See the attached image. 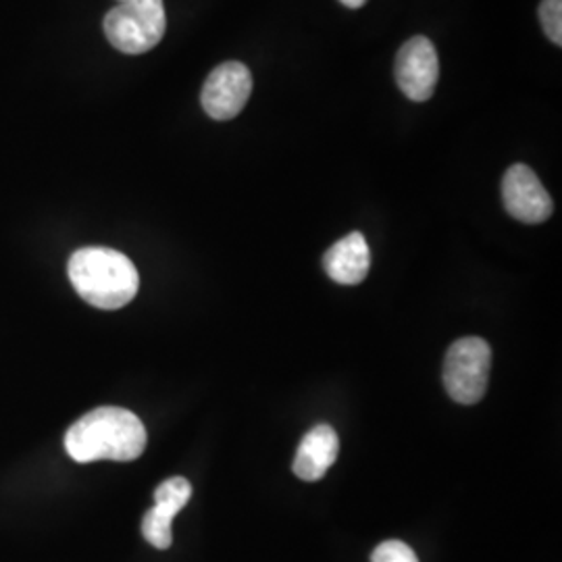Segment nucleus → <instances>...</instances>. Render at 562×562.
I'll return each instance as SVG.
<instances>
[{"label": "nucleus", "mask_w": 562, "mask_h": 562, "mask_svg": "<svg viewBox=\"0 0 562 562\" xmlns=\"http://www.w3.org/2000/svg\"><path fill=\"white\" fill-rule=\"evenodd\" d=\"M146 440V427L132 411L101 406L67 429L65 450L76 462H127L142 457Z\"/></svg>", "instance_id": "f257e3e1"}, {"label": "nucleus", "mask_w": 562, "mask_h": 562, "mask_svg": "<svg viewBox=\"0 0 562 562\" xmlns=\"http://www.w3.org/2000/svg\"><path fill=\"white\" fill-rule=\"evenodd\" d=\"M67 273L80 299L102 311L125 306L136 299L140 288V276L134 262L123 252L102 246L76 250L67 265Z\"/></svg>", "instance_id": "f03ea898"}, {"label": "nucleus", "mask_w": 562, "mask_h": 562, "mask_svg": "<svg viewBox=\"0 0 562 562\" xmlns=\"http://www.w3.org/2000/svg\"><path fill=\"white\" fill-rule=\"evenodd\" d=\"M104 21V34L120 53L142 55L155 48L165 36L167 15L162 0H117Z\"/></svg>", "instance_id": "7ed1b4c3"}, {"label": "nucleus", "mask_w": 562, "mask_h": 562, "mask_svg": "<svg viewBox=\"0 0 562 562\" xmlns=\"http://www.w3.org/2000/svg\"><path fill=\"white\" fill-rule=\"evenodd\" d=\"M492 367V348L475 336L461 338L448 348L443 361V385L448 396L459 404L482 401Z\"/></svg>", "instance_id": "20e7f679"}, {"label": "nucleus", "mask_w": 562, "mask_h": 562, "mask_svg": "<svg viewBox=\"0 0 562 562\" xmlns=\"http://www.w3.org/2000/svg\"><path fill=\"white\" fill-rule=\"evenodd\" d=\"M252 76L238 60H227L211 71L201 92L202 109L217 121L234 120L250 99Z\"/></svg>", "instance_id": "39448f33"}, {"label": "nucleus", "mask_w": 562, "mask_h": 562, "mask_svg": "<svg viewBox=\"0 0 562 562\" xmlns=\"http://www.w3.org/2000/svg\"><path fill=\"white\" fill-rule=\"evenodd\" d=\"M440 80V59L434 42L425 36L411 38L396 57V81L406 99L425 102L431 99Z\"/></svg>", "instance_id": "423d86ee"}, {"label": "nucleus", "mask_w": 562, "mask_h": 562, "mask_svg": "<svg viewBox=\"0 0 562 562\" xmlns=\"http://www.w3.org/2000/svg\"><path fill=\"white\" fill-rule=\"evenodd\" d=\"M506 211L521 223H543L554 211V202L546 192L540 178L527 165H513L503 180Z\"/></svg>", "instance_id": "0eeeda50"}, {"label": "nucleus", "mask_w": 562, "mask_h": 562, "mask_svg": "<svg viewBox=\"0 0 562 562\" xmlns=\"http://www.w3.org/2000/svg\"><path fill=\"white\" fill-rule=\"evenodd\" d=\"M340 440L334 427L317 425L313 427L296 450L294 473L302 482H319L329 471V467L338 461Z\"/></svg>", "instance_id": "6e6552de"}, {"label": "nucleus", "mask_w": 562, "mask_h": 562, "mask_svg": "<svg viewBox=\"0 0 562 562\" xmlns=\"http://www.w3.org/2000/svg\"><path fill=\"white\" fill-rule=\"evenodd\" d=\"M325 273L341 285L361 283L371 269V250L364 236L359 232L348 234L336 241L323 257Z\"/></svg>", "instance_id": "1a4fd4ad"}, {"label": "nucleus", "mask_w": 562, "mask_h": 562, "mask_svg": "<svg viewBox=\"0 0 562 562\" xmlns=\"http://www.w3.org/2000/svg\"><path fill=\"white\" fill-rule=\"evenodd\" d=\"M192 498V485L183 477H171L167 482H162L157 492H155V510L161 513L167 519H176V515L180 513L186 504Z\"/></svg>", "instance_id": "9d476101"}, {"label": "nucleus", "mask_w": 562, "mask_h": 562, "mask_svg": "<svg viewBox=\"0 0 562 562\" xmlns=\"http://www.w3.org/2000/svg\"><path fill=\"white\" fill-rule=\"evenodd\" d=\"M171 519L162 517L155 508H150L144 519H142V536L144 540L155 546L157 550H167L173 543V533H171Z\"/></svg>", "instance_id": "9b49d317"}, {"label": "nucleus", "mask_w": 562, "mask_h": 562, "mask_svg": "<svg viewBox=\"0 0 562 562\" xmlns=\"http://www.w3.org/2000/svg\"><path fill=\"white\" fill-rule=\"evenodd\" d=\"M543 32L557 46L562 44V0H543L540 4Z\"/></svg>", "instance_id": "f8f14e48"}, {"label": "nucleus", "mask_w": 562, "mask_h": 562, "mask_svg": "<svg viewBox=\"0 0 562 562\" xmlns=\"http://www.w3.org/2000/svg\"><path fill=\"white\" fill-rule=\"evenodd\" d=\"M371 562H419V559L408 543L387 540L373 550Z\"/></svg>", "instance_id": "ddd939ff"}, {"label": "nucleus", "mask_w": 562, "mask_h": 562, "mask_svg": "<svg viewBox=\"0 0 562 562\" xmlns=\"http://www.w3.org/2000/svg\"><path fill=\"white\" fill-rule=\"evenodd\" d=\"M340 2L344 7H348V9H361L367 0H340Z\"/></svg>", "instance_id": "4468645a"}]
</instances>
